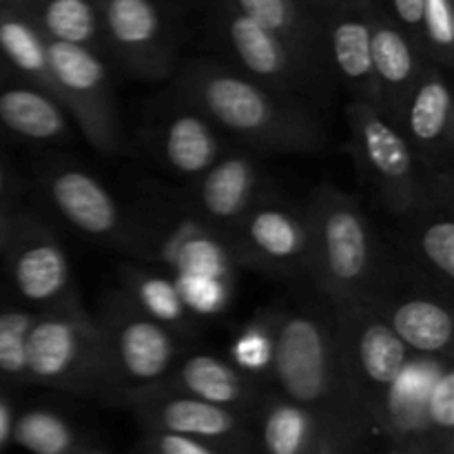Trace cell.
Instances as JSON below:
<instances>
[{
	"label": "cell",
	"instance_id": "11",
	"mask_svg": "<svg viewBox=\"0 0 454 454\" xmlns=\"http://www.w3.org/2000/svg\"><path fill=\"white\" fill-rule=\"evenodd\" d=\"M242 247L260 264L278 270L310 269V233L306 217L278 204L251 207L242 217Z\"/></svg>",
	"mask_w": 454,
	"mask_h": 454
},
{
	"label": "cell",
	"instance_id": "10",
	"mask_svg": "<svg viewBox=\"0 0 454 454\" xmlns=\"http://www.w3.org/2000/svg\"><path fill=\"white\" fill-rule=\"evenodd\" d=\"M371 9V56L377 84V109L397 124L403 105L424 74L426 56L421 49L386 16L375 0Z\"/></svg>",
	"mask_w": 454,
	"mask_h": 454
},
{
	"label": "cell",
	"instance_id": "15",
	"mask_svg": "<svg viewBox=\"0 0 454 454\" xmlns=\"http://www.w3.org/2000/svg\"><path fill=\"white\" fill-rule=\"evenodd\" d=\"M89 341L82 324L69 317L34 319L27 335V372L38 381L62 384L87 366Z\"/></svg>",
	"mask_w": 454,
	"mask_h": 454
},
{
	"label": "cell",
	"instance_id": "17",
	"mask_svg": "<svg viewBox=\"0 0 454 454\" xmlns=\"http://www.w3.org/2000/svg\"><path fill=\"white\" fill-rule=\"evenodd\" d=\"M257 171L247 155L220 158L202 176L198 189L200 211L217 224H235L253 207Z\"/></svg>",
	"mask_w": 454,
	"mask_h": 454
},
{
	"label": "cell",
	"instance_id": "30",
	"mask_svg": "<svg viewBox=\"0 0 454 454\" xmlns=\"http://www.w3.org/2000/svg\"><path fill=\"white\" fill-rule=\"evenodd\" d=\"M136 301L146 317L160 324H177L184 319L186 309L173 279L160 275H145L136 282Z\"/></svg>",
	"mask_w": 454,
	"mask_h": 454
},
{
	"label": "cell",
	"instance_id": "4",
	"mask_svg": "<svg viewBox=\"0 0 454 454\" xmlns=\"http://www.w3.org/2000/svg\"><path fill=\"white\" fill-rule=\"evenodd\" d=\"M353 151L366 184L395 215H412L428 200V180L412 155L402 129L377 106L353 100L348 105Z\"/></svg>",
	"mask_w": 454,
	"mask_h": 454
},
{
	"label": "cell",
	"instance_id": "19",
	"mask_svg": "<svg viewBox=\"0 0 454 454\" xmlns=\"http://www.w3.org/2000/svg\"><path fill=\"white\" fill-rule=\"evenodd\" d=\"M0 122L16 136L35 142H56L69 133L65 109L29 84L0 91Z\"/></svg>",
	"mask_w": 454,
	"mask_h": 454
},
{
	"label": "cell",
	"instance_id": "29",
	"mask_svg": "<svg viewBox=\"0 0 454 454\" xmlns=\"http://www.w3.org/2000/svg\"><path fill=\"white\" fill-rule=\"evenodd\" d=\"M454 4L452 0H426L421 20V51L433 65H452Z\"/></svg>",
	"mask_w": 454,
	"mask_h": 454
},
{
	"label": "cell",
	"instance_id": "36",
	"mask_svg": "<svg viewBox=\"0 0 454 454\" xmlns=\"http://www.w3.org/2000/svg\"><path fill=\"white\" fill-rule=\"evenodd\" d=\"M426 0H386V9L380 7L417 47L421 49V20ZM424 53V51H421ZM428 60V58H426Z\"/></svg>",
	"mask_w": 454,
	"mask_h": 454
},
{
	"label": "cell",
	"instance_id": "41",
	"mask_svg": "<svg viewBox=\"0 0 454 454\" xmlns=\"http://www.w3.org/2000/svg\"><path fill=\"white\" fill-rule=\"evenodd\" d=\"M0 3H4V0H0Z\"/></svg>",
	"mask_w": 454,
	"mask_h": 454
},
{
	"label": "cell",
	"instance_id": "27",
	"mask_svg": "<svg viewBox=\"0 0 454 454\" xmlns=\"http://www.w3.org/2000/svg\"><path fill=\"white\" fill-rule=\"evenodd\" d=\"M167 260L176 275H195L229 282L231 255L224 244L200 229L182 231L173 242L167 244Z\"/></svg>",
	"mask_w": 454,
	"mask_h": 454
},
{
	"label": "cell",
	"instance_id": "20",
	"mask_svg": "<svg viewBox=\"0 0 454 454\" xmlns=\"http://www.w3.org/2000/svg\"><path fill=\"white\" fill-rule=\"evenodd\" d=\"M0 58L62 106L49 74L47 38L25 16L4 4H0Z\"/></svg>",
	"mask_w": 454,
	"mask_h": 454
},
{
	"label": "cell",
	"instance_id": "23",
	"mask_svg": "<svg viewBox=\"0 0 454 454\" xmlns=\"http://www.w3.org/2000/svg\"><path fill=\"white\" fill-rule=\"evenodd\" d=\"M331 430L288 399L269 403L262 424V442L269 454H310L324 446Z\"/></svg>",
	"mask_w": 454,
	"mask_h": 454
},
{
	"label": "cell",
	"instance_id": "38",
	"mask_svg": "<svg viewBox=\"0 0 454 454\" xmlns=\"http://www.w3.org/2000/svg\"><path fill=\"white\" fill-rule=\"evenodd\" d=\"M313 3H315V9H317L319 16H324V13H326L328 9H333V7H335V4L344 3V0H313Z\"/></svg>",
	"mask_w": 454,
	"mask_h": 454
},
{
	"label": "cell",
	"instance_id": "16",
	"mask_svg": "<svg viewBox=\"0 0 454 454\" xmlns=\"http://www.w3.org/2000/svg\"><path fill=\"white\" fill-rule=\"evenodd\" d=\"M49 198L71 226L91 238H106L120 229V208L109 191L84 171L56 173L49 182Z\"/></svg>",
	"mask_w": 454,
	"mask_h": 454
},
{
	"label": "cell",
	"instance_id": "6",
	"mask_svg": "<svg viewBox=\"0 0 454 454\" xmlns=\"http://www.w3.org/2000/svg\"><path fill=\"white\" fill-rule=\"evenodd\" d=\"M217 22L231 53L244 67L242 74L255 82L297 100H313L328 89L326 80L313 74L278 35L239 13L226 0L220 7Z\"/></svg>",
	"mask_w": 454,
	"mask_h": 454
},
{
	"label": "cell",
	"instance_id": "13",
	"mask_svg": "<svg viewBox=\"0 0 454 454\" xmlns=\"http://www.w3.org/2000/svg\"><path fill=\"white\" fill-rule=\"evenodd\" d=\"M120 372L133 384H155L171 368L176 357V340L164 324L146 317L145 313L120 315L114 322L109 344Z\"/></svg>",
	"mask_w": 454,
	"mask_h": 454
},
{
	"label": "cell",
	"instance_id": "5",
	"mask_svg": "<svg viewBox=\"0 0 454 454\" xmlns=\"http://www.w3.org/2000/svg\"><path fill=\"white\" fill-rule=\"evenodd\" d=\"M335 324L350 386L368 417H377L386 393L411 362V350L368 301L337 306Z\"/></svg>",
	"mask_w": 454,
	"mask_h": 454
},
{
	"label": "cell",
	"instance_id": "25",
	"mask_svg": "<svg viewBox=\"0 0 454 454\" xmlns=\"http://www.w3.org/2000/svg\"><path fill=\"white\" fill-rule=\"evenodd\" d=\"M439 368L442 366L428 357L421 359V362L411 359L399 380L393 384V388L386 393L375 419L395 426L402 433L415 430L419 426H428V421H426V397H428V388Z\"/></svg>",
	"mask_w": 454,
	"mask_h": 454
},
{
	"label": "cell",
	"instance_id": "1",
	"mask_svg": "<svg viewBox=\"0 0 454 454\" xmlns=\"http://www.w3.org/2000/svg\"><path fill=\"white\" fill-rule=\"evenodd\" d=\"M180 89L198 114L248 146L304 153L324 145L322 127L297 98L273 91L242 71L195 62L182 74Z\"/></svg>",
	"mask_w": 454,
	"mask_h": 454
},
{
	"label": "cell",
	"instance_id": "14",
	"mask_svg": "<svg viewBox=\"0 0 454 454\" xmlns=\"http://www.w3.org/2000/svg\"><path fill=\"white\" fill-rule=\"evenodd\" d=\"M4 7L25 16L53 43L80 44L96 53H109L100 0H4Z\"/></svg>",
	"mask_w": 454,
	"mask_h": 454
},
{
	"label": "cell",
	"instance_id": "2",
	"mask_svg": "<svg viewBox=\"0 0 454 454\" xmlns=\"http://www.w3.org/2000/svg\"><path fill=\"white\" fill-rule=\"evenodd\" d=\"M270 335V368L284 399L331 433H353L368 419L346 372L335 317L295 310L284 315Z\"/></svg>",
	"mask_w": 454,
	"mask_h": 454
},
{
	"label": "cell",
	"instance_id": "37",
	"mask_svg": "<svg viewBox=\"0 0 454 454\" xmlns=\"http://www.w3.org/2000/svg\"><path fill=\"white\" fill-rule=\"evenodd\" d=\"M155 452L158 454H215L207 443L198 439L182 437L173 433H158L155 434Z\"/></svg>",
	"mask_w": 454,
	"mask_h": 454
},
{
	"label": "cell",
	"instance_id": "26",
	"mask_svg": "<svg viewBox=\"0 0 454 454\" xmlns=\"http://www.w3.org/2000/svg\"><path fill=\"white\" fill-rule=\"evenodd\" d=\"M13 282L18 293L29 301H51L69 284V262L56 242H38L27 247L13 264Z\"/></svg>",
	"mask_w": 454,
	"mask_h": 454
},
{
	"label": "cell",
	"instance_id": "39",
	"mask_svg": "<svg viewBox=\"0 0 454 454\" xmlns=\"http://www.w3.org/2000/svg\"><path fill=\"white\" fill-rule=\"evenodd\" d=\"M4 433H7V415H4L3 406H0V442L4 439Z\"/></svg>",
	"mask_w": 454,
	"mask_h": 454
},
{
	"label": "cell",
	"instance_id": "12",
	"mask_svg": "<svg viewBox=\"0 0 454 454\" xmlns=\"http://www.w3.org/2000/svg\"><path fill=\"white\" fill-rule=\"evenodd\" d=\"M239 13L255 20L273 35H278L313 74L322 80L333 78L328 65L326 35L319 13L300 0H226Z\"/></svg>",
	"mask_w": 454,
	"mask_h": 454
},
{
	"label": "cell",
	"instance_id": "34",
	"mask_svg": "<svg viewBox=\"0 0 454 454\" xmlns=\"http://www.w3.org/2000/svg\"><path fill=\"white\" fill-rule=\"evenodd\" d=\"M426 421L430 428L452 433L454 428V371L442 366L434 375L426 397Z\"/></svg>",
	"mask_w": 454,
	"mask_h": 454
},
{
	"label": "cell",
	"instance_id": "35",
	"mask_svg": "<svg viewBox=\"0 0 454 454\" xmlns=\"http://www.w3.org/2000/svg\"><path fill=\"white\" fill-rule=\"evenodd\" d=\"M235 366L247 372H264L273 364V335L264 328L242 333L233 344Z\"/></svg>",
	"mask_w": 454,
	"mask_h": 454
},
{
	"label": "cell",
	"instance_id": "8",
	"mask_svg": "<svg viewBox=\"0 0 454 454\" xmlns=\"http://www.w3.org/2000/svg\"><path fill=\"white\" fill-rule=\"evenodd\" d=\"M397 127L402 129L421 168L437 171L450 164L454 137L452 91L446 75L433 62L426 65L419 82L403 105Z\"/></svg>",
	"mask_w": 454,
	"mask_h": 454
},
{
	"label": "cell",
	"instance_id": "18",
	"mask_svg": "<svg viewBox=\"0 0 454 454\" xmlns=\"http://www.w3.org/2000/svg\"><path fill=\"white\" fill-rule=\"evenodd\" d=\"M386 322L406 348L417 350L421 357L446 355L452 346L454 324L450 310L430 297L417 295L399 301L393 306Z\"/></svg>",
	"mask_w": 454,
	"mask_h": 454
},
{
	"label": "cell",
	"instance_id": "3",
	"mask_svg": "<svg viewBox=\"0 0 454 454\" xmlns=\"http://www.w3.org/2000/svg\"><path fill=\"white\" fill-rule=\"evenodd\" d=\"M310 270L335 306L368 301L380 275V247L366 213L340 191L317 195L306 215Z\"/></svg>",
	"mask_w": 454,
	"mask_h": 454
},
{
	"label": "cell",
	"instance_id": "32",
	"mask_svg": "<svg viewBox=\"0 0 454 454\" xmlns=\"http://www.w3.org/2000/svg\"><path fill=\"white\" fill-rule=\"evenodd\" d=\"M34 317L27 313H0V372L20 377L27 372L25 346Z\"/></svg>",
	"mask_w": 454,
	"mask_h": 454
},
{
	"label": "cell",
	"instance_id": "33",
	"mask_svg": "<svg viewBox=\"0 0 454 454\" xmlns=\"http://www.w3.org/2000/svg\"><path fill=\"white\" fill-rule=\"evenodd\" d=\"M182 306L195 315H215L224 309L229 300L226 282L213 278H195V275H176L173 278Z\"/></svg>",
	"mask_w": 454,
	"mask_h": 454
},
{
	"label": "cell",
	"instance_id": "24",
	"mask_svg": "<svg viewBox=\"0 0 454 454\" xmlns=\"http://www.w3.org/2000/svg\"><path fill=\"white\" fill-rule=\"evenodd\" d=\"M162 433L182 434L191 439H226L238 428L233 411L213 406L191 395L167 397L153 408Z\"/></svg>",
	"mask_w": 454,
	"mask_h": 454
},
{
	"label": "cell",
	"instance_id": "28",
	"mask_svg": "<svg viewBox=\"0 0 454 454\" xmlns=\"http://www.w3.org/2000/svg\"><path fill=\"white\" fill-rule=\"evenodd\" d=\"M13 437L25 450L34 454H67L74 443L67 421L44 411L22 415L13 426Z\"/></svg>",
	"mask_w": 454,
	"mask_h": 454
},
{
	"label": "cell",
	"instance_id": "7",
	"mask_svg": "<svg viewBox=\"0 0 454 454\" xmlns=\"http://www.w3.org/2000/svg\"><path fill=\"white\" fill-rule=\"evenodd\" d=\"M106 49L133 71L162 75L171 65V29L158 0H100Z\"/></svg>",
	"mask_w": 454,
	"mask_h": 454
},
{
	"label": "cell",
	"instance_id": "22",
	"mask_svg": "<svg viewBox=\"0 0 454 454\" xmlns=\"http://www.w3.org/2000/svg\"><path fill=\"white\" fill-rule=\"evenodd\" d=\"M177 377L186 395L226 411L244 406L248 397H253L251 381L229 362L213 355H191L180 366Z\"/></svg>",
	"mask_w": 454,
	"mask_h": 454
},
{
	"label": "cell",
	"instance_id": "40",
	"mask_svg": "<svg viewBox=\"0 0 454 454\" xmlns=\"http://www.w3.org/2000/svg\"><path fill=\"white\" fill-rule=\"evenodd\" d=\"M300 3H304L306 7H310V9H313L315 13H317V9H315V3H313V0H300Z\"/></svg>",
	"mask_w": 454,
	"mask_h": 454
},
{
	"label": "cell",
	"instance_id": "9",
	"mask_svg": "<svg viewBox=\"0 0 454 454\" xmlns=\"http://www.w3.org/2000/svg\"><path fill=\"white\" fill-rule=\"evenodd\" d=\"M331 74L353 93V100L377 106L371 56L368 0H344L322 16Z\"/></svg>",
	"mask_w": 454,
	"mask_h": 454
},
{
	"label": "cell",
	"instance_id": "21",
	"mask_svg": "<svg viewBox=\"0 0 454 454\" xmlns=\"http://www.w3.org/2000/svg\"><path fill=\"white\" fill-rule=\"evenodd\" d=\"M162 151L168 167L184 177L204 176L220 160V142L211 122L198 111H184L168 120Z\"/></svg>",
	"mask_w": 454,
	"mask_h": 454
},
{
	"label": "cell",
	"instance_id": "31",
	"mask_svg": "<svg viewBox=\"0 0 454 454\" xmlns=\"http://www.w3.org/2000/svg\"><path fill=\"white\" fill-rule=\"evenodd\" d=\"M417 247L430 270L450 286L454 279V222L450 217L443 215L428 222L421 231Z\"/></svg>",
	"mask_w": 454,
	"mask_h": 454
}]
</instances>
